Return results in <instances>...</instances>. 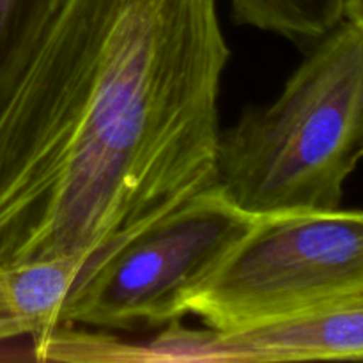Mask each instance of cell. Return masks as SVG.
Returning <instances> with one entry per match:
<instances>
[{
    "mask_svg": "<svg viewBox=\"0 0 363 363\" xmlns=\"http://www.w3.org/2000/svg\"><path fill=\"white\" fill-rule=\"evenodd\" d=\"M363 298V211L255 220L183 303L209 330L240 332Z\"/></svg>",
    "mask_w": 363,
    "mask_h": 363,
    "instance_id": "3957f363",
    "label": "cell"
},
{
    "mask_svg": "<svg viewBox=\"0 0 363 363\" xmlns=\"http://www.w3.org/2000/svg\"><path fill=\"white\" fill-rule=\"evenodd\" d=\"M215 0H66L0 113V272L85 266L215 184Z\"/></svg>",
    "mask_w": 363,
    "mask_h": 363,
    "instance_id": "6da1fadb",
    "label": "cell"
},
{
    "mask_svg": "<svg viewBox=\"0 0 363 363\" xmlns=\"http://www.w3.org/2000/svg\"><path fill=\"white\" fill-rule=\"evenodd\" d=\"M344 20L353 23L363 38V0H344Z\"/></svg>",
    "mask_w": 363,
    "mask_h": 363,
    "instance_id": "30bf717a",
    "label": "cell"
},
{
    "mask_svg": "<svg viewBox=\"0 0 363 363\" xmlns=\"http://www.w3.org/2000/svg\"><path fill=\"white\" fill-rule=\"evenodd\" d=\"M266 106L220 131L215 186L255 220L335 211L363 160V38L342 20Z\"/></svg>",
    "mask_w": 363,
    "mask_h": 363,
    "instance_id": "7a4b0ae2",
    "label": "cell"
},
{
    "mask_svg": "<svg viewBox=\"0 0 363 363\" xmlns=\"http://www.w3.org/2000/svg\"><path fill=\"white\" fill-rule=\"evenodd\" d=\"M145 362H363V298L240 332H190L169 325L138 346Z\"/></svg>",
    "mask_w": 363,
    "mask_h": 363,
    "instance_id": "5b68a950",
    "label": "cell"
},
{
    "mask_svg": "<svg viewBox=\"0 0 363 363\" xmlns=\"http://www.w3.org/2000/svg\"><path fill=\"white\" fill-rule=\"evenodd\" d=\"M254 223L213 184L87 264L60 323L103 330L177 323L190 291Z\"/></svg>",
    "mask_w": 363,
    "mask_h": 363,
    "instance_id": "277c9868",
    "label": "cell"
},
{
    "mask_svg": "<svg viewBox=\"0 0 363 363\" xmlns=\"http://www.w3.org/2000/svg\"><path fill=\"white\" fill-rule=\"evenodd\" d=\"M23 335H27V326L11 311V307L0 293V342Z\"/></svg>",
    "mask_w": 363,
    "mask_h": 363,
    "instance_id": "9c48e42d",
    "label": "cell"
},
{
    "mask_svg": "<svg viewBox=\"0 0 363 363\" xmlns=\"http://www.w3.org/2000/svg\"><path fill=\"white\" fill-rule=\"evenodd\" d=\"M66 0H0V113Z\"/></svg>",
    "mask_w": 363,
    "mask_h": 363,
    "instance_id": "52a82bcc",
    "label": "cell"
},
{
    "mask_svg": "<svg viewBox=\"0 0 363 363\" xmlns=\"http://www.w3.org/2000/svg\"><path fill=\"white\" fill-rule=\"evenodd\" d=\"M240 25L314 45L344 20V0H230Z\"/></svg>",
    "mask_w": 363,
    "mask_h": 363,
    "instance_id": "ba28073f",
    "label": "cell"
},
{
    "mask_svg": "<svg viewBox=\"0 0 363 363\" xmlns=\"http://www.w3.org/2000/svg\"><path fill=\"white\" fill-rule=\"evenodd\" d=\"M85 272L80 261H41L0 272V293L27 326L35 353L59 328L64 305Z\"/></svg>",
    "mask_w": 363,
    "mask_h": 363,
    "instance_id": "8992f818",
    "label": "cell"
}]
</instances>
